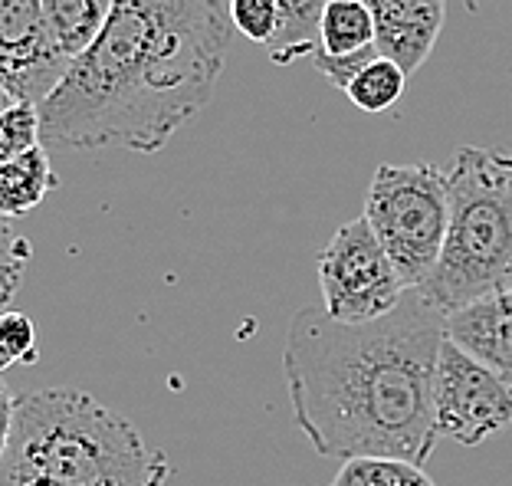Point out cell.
I'll return each instance as SVG.
<instances>
[{
  "instance_id": "4",
  "label": "cell",
  "mask_w": 512,
  "mask_h": 486,
  "mask_svg": "<svg viewBox=\"0 0 512 486\" xmlns=\"http://www.w3.org/2000/svg\"><path fill=\"white\" fill-rule=\"evenodd\" d=\"M447 194L444 253L417 289L444 316L506 286L512 266V155L460 145L447 168Z\"/></svg>"
},
{
  "instance_id": "13",
  "label": "cell",
  "mask_w": 512,
  "mask_h": 486,
  "mask_svg": "<svg viewBox=\"0 0 512 486\" xmlns=\"http://www.w3.org/2000/svg\"><path fill=\"white\" fill-rule=\"evenodd\" d=\"M365 50H375V17L368 10V0H329L319 20L316 53L345 60Z\"/></svg>"
},
{
  "instance_id": "14",
  "label": "cell",
  "mask_w": 512,
  "mask_h": 486,
  "mask_svg": "<svg viewBox=\"0 0 512 486\" xmlns=\"http://www.w3.org/2000/svg\"><path fill=\"white\" fill-rule=\"evenodd\" d=\"M276 4L283 14V27H279V37L270 50L273 63L286 66L302 60V56L312 60L319 46V20L329 0H276Z\"/></svg>"
},
{
  "instance_id": "17",
  "label": "cell",
  "mask_w": 512,
  "mask_h": 486,
  "mask_svg": "<svg viewBox=\"0 0 512 486\" xmlns=\"http://www.w3.org/2000/svg\"><path fill=\"white\" fill-rule=\"evenodd\" d=\"M227 14L234 23V33L273 50L279 27H283V14H279L276 0H227Z\"/></svg>"
},
{
  "instance_id": "7",
  "label": "cell",
  "mask_w": 512,
  "mask_h": 486,
  "mask_svg": "<svg viewBox=\"0 0 512 486\" xmlns=\"http://www.w3.org/2000/svg\"><path fill=\"white\" fill-rule=\"evenodd\" d=\"M512 424V388L490 368L444 342L434 372V431L460 447H476Z\"/></svg>"
},
{
  "instance_id": "2",
  "label": "cell",
  "mask_w": 512,
  "mask_h": 486,
  "mask_svg": "<svg viewBox=\"0 0 512 486\" xmlns=\"http://www.w3.org/2000/svg\"><path fill=\"white\" fill-rule=\"evenodd\" d=\"M230 43L227 0H115L96 43L37 106L40 142L161 152L211 102Z\"/></svg>"
},
{
  "instance_id": "9",
  "label": "cell",
  "mask_w": 512,
  "mask_h": 486,
  "mask_svg": "<svg viewBox=\"0 0 512 486\" xmlns=\"http://www.w3.org/2000/svg\"><path fill=\"white\" fill-rule=\"evenodd\" d=\"M375 17V46L407 76L427 63L447 20V0H368Z\"/></svg>"
},
{
  "instance_id": "18",
  "label": "cell",
  "mask_w": 512,
  "mask_h": 486,
  "mask_svg": "<svg viewBox=\"0 0 512 486\" xmlns=\"http://www.w3.org/2000/svg\"><path fill=\"white\" fill-rule=\"evenodd\" d=\"M30 260H33L30 240L10 224V217H0V312H7L10 303H14Z\"/></svg>"
},
{
  "instance_id": "6",
  "label": "cell",
  "mask_w": 512,
  "mask_h": 486,
  "mask_svg": "<svg viewBox=\"0 0 512 486\" xmlns=\"http://www.w3.org/2000/svg\"><path fill=\"white\" fill-rule=\"evenodd\" d=\"M319 289L325 316L345 326L388 316L411 293L365 217L342 224L325 243L319 253Z\"/></svg>"
},
{
  "instance_id": "11",
  "label": "cell",
  "mask_w": 512,
  "mask_h": 486,
  "mask_svg": "<svg viewBox=\"0 0 512 486\" xmlns=\"http://www.w3.org/2000/svg\"><path fill=\"white\" fill-rule=\"evenodd\" d=\"M53 188H60V178L53 171L50 152L43 145H33L30 152L10 158L0 165V217H23Z\"/></svg>"
},
{
  "instance_id": "21",
  "label": "cell",
  "mask_w": 512,
  "mask_h": 486,
  "mask_svg": "<svg viewBox=\"0 0 512 486\" xmlns=\"http://www.w3.org/2000/svg\"><path fill=\"white\" fill-rule=\"evenodd\" d=\"M14 411H17V398L10 395L7 385L0 381V460H4V454H7L10 431H14Z\"/></svg>"
},
{
  "instance_id": "12",
  "label": "cell",
  "mask_w": 512,
  "mask_h": 486,
  "mask_svg": "<svg viewBox=\"0 0 512 486\" xmlns=\"http://www.w3.org/2000/svg\"><path fill=\"white\" fill-rule=\"evenodd\" d=\"M115 0H43L50 37L69 63L83 56L106 27Z\"/></svg>"
},
{
  "instance_id": "22",
  "label": "cell",
  "mask_w": 512,
  "mask_h": 486,
  "mask_svg": "<svg viewBox=\"0 0 512 486\" xmlns=\"http://www.w3.org/2000/svg\"><path fill=\"white\" fill-rule=\"evenodd\" d=\"M14 106H20V102H17L14 96H10V89H7L4 83H0V115H4V112H10V109H14Z\"/></svg>"
},
{
  "instance_id": "23",
  "label": "cell",
  "mask_w": 512,
  "mask_h": 486,
  "mask_svg": "<svg viewBox=\"0 0 512 486\" xmlns=\"http://www.w3.org/2000/svg\"><path fill=\"white\" fill-rule=\"evenodd\" d=\"M0 486H46V483H14V480H0Z\"/></svg>"
},
{
  "instance_id": "5",
  "label": "cell",
  "mask_w": 512,
  "mask_h": 486,
  "mask_svg": "<svg viewBox=\"0 0 512 486\" xmlns=\"http://www.w3.org/2000/svg\"><path fill=\"white\" fill-rule=\"evenodd\" d=\"M365 221L411 289L437 270L447 240L450 194L440 165H378L365 198Z\"/></svg>"
},
{
  "instance_id": "1",
  "label": "cell",
  "mask_w": 512,
  "mask_h": 486,
  "mask_svg": "<svg viewBox=\"0 0 512 486\" xmlns=\"http://www.w3.org/2000/svg\"><path fill=\"white\" fill-rule=\"evenodd\" d=\"M447 316L411 289L362 326L299 309L286 329L283 372L293 418L319 457H394L424 467L437 447L434 372Z\"/></svg>"
},
{
  "instance_id": "16",
  "label": "cell",
  "mask_w": 512,
  "mask_h": 486,
  "mask_svg": "<svg viewBox=\"0 0 512 486\" xmlns=\"http://www.w3.org/2000/svg\"><path fill=\"white\" fill-rule=\"evenodd\" d=\"M335 486H437L424 467L394 457H355L345 460Z\"/></svg>"
},
{
  "instance_id": "10",
  "label": "cell",
  "mask_w": 512,
  "mask_h": 486,
  "mask_svg": "<svg viewBox=\"0 0 512 486\" xmlns=\"http://www.w3.org/2000/svg\"><path fill=\"white\" fill-rule=\"evenodd\" d=\"M447 342L512 388V289H496L447 316Z\"/></svg>"
},
{
  "instance_id": "15",
  "label": "cell",
  "mask_w": 512,
  "mask_h": 486,
  "mask_svg": "<svg viewBox=\"0 0 512 486\" xmlns=\"http://www.w3.org/2000/svg\"><path fill=\"white\" fill-rule=\"evenodd\" d=\"M407 79L411 76H407L394 60H388V56H375L368 66L358 69L355 79L345 89V96L352 99L355 109H362L368 115H381L401 102V96L407 92Z\"/></svg>"
},
{
  "instance_id": "24",
  "label": "cell",
  "mask_w": 512,
  "mask_h": 486,
  "mask_svg": "<svg viewBox=\"0 0 512 486\" xmlns=\"http://www.w3.org/2000/svg\"><path fill=\"white\" fill-rule=\"evenodd\" d=\"M503 289H512V266H509V276H506V286Z\"/></svg>"
},
{
  "instance_id": "3",
  "label": "cell",
  "mask_w": 512,
  "mask_h": 486,
  "mask_svg": "<svg viewBox=\"0 0 512 486\" xmlns=\"http://www.w3.org/2000/svg\"><path fill=\"white\" fill-rule=\"evenodd\" d=\"M168 457L138 427L76 388L17 398L0 480L46 486H165Z\"/></svg>"
},
{
  "instance_id": "8",
  "label": "cell",
  "mask_w": 512,
  "mask_h": 486,
  "mask_svg": "<svg viewBox=\"0 0 512 486\" xmlns=\"http://www.w3.org/2000/svg\"><path fill=\"white\" fill-rule=\"evenodd\" d=\"M69 60L56 50L43 0H0V83L23 106H40L63 83Z\"/></svg>"
},
{
  "instance_id": "19",
  "label": "cell",
  "mask_w": 512,
  "mask_h": 486,
  "mask_svg": "<svg viewBox=\"0 0 512 486\" xmlns=\"http://www.w3.org/2000/svg\"><path fill=\"white\" fill-rule=\"evenodd\" d=\"M40 358L37 352V326L23 312H0V372L14 365H33Z\"/></svg>"
},
{
  "instance_id": "20",
  "label": "cell",
  "mask_w": 512,
  "mask_h": 486,
  "mask_svg": "<svg viewBox=\"0 0 512 486\" xmlns=\"http://www.w3.org/2000/svg\"><path fill=\"white\" fill-rule=\"evenodd\" d=\"M40 145V112L37 106H14L0 115V165Z\"/></svg>"
}]
</instances>
